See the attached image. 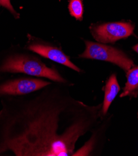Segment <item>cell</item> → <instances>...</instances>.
<instances>
[{
	"mask_svg": "<svg viewBox=\"0 0 138 156\" xmlns=\"http://www.w3.org/2000/svg\"><path fill=\"white\" fill-rule=\"evenodd\" d=\"M52 83L39 78L19 77L0 84V97H16L39 90Z\"/></svg>",
	"mask_w": 138,
	"mask_h": 156,
	"instance_id": "5",
	"label": "cell"
},
{
	"mask_svg": "<svg viewBox=\"0 0 138 156\" xmlns=\"http://www.w3.org/2000/svg\"><path fill=\"white\" fill-rule=\"evenodd\" d=\"M27 49L43 57L54 61L72 70L80 72L82 70L70 61V58L63 51L56 47L41 44L38 42L30 43L27 45Z\"/></svg>",
	"mask_w": 138,
	"mask_h": 156,
	"instance_id": "6",
	"label": "cell"
},
{
	"mask_svg": "<svg viewBox=\"0 0 138 156\" xmlns=\"http://www.w3.org/2000/svg\"><path fill=\"white\" fill-rule=\"evenodd\" d=\"M0 6L8 9L16 19L19 18V14L13 8L10 0H0Z\"/></svg>",
	"mask_w": 138,
	"mask_h": 156,
	"instance_id": "10",
	"label": "cell"
},
{
	"mask_svg": "<svg viewBox=\"0 0 138 156\" xmlns=\"http://www.w3.org/2000/svg\"><path fill=\"white\" fill-rule=\"evenodd\" d=\"M85 43L86 48L85 51L79 55L80 58L109 62L119 66L126 72L134 66L131 58L123 52L113 47L89 41H85Z\"/></svg>",
	"mask_w": 138,
	"mask_h": 156,
	"instance_id": "3",
	"label": "cell"
},
{
	"mask_svg": "<svg viewBox=\"0 0 138 156\" xmlns=\"http://www.w3.org/2000/svg\"><path fill=\"white\" fill-rule=\"evenodd\" d=\"M51 85L6 97L0 113V155H73L80 137L94 127L101 105H87Z\"/></svg>",
	"mask_w": 138,
	"mask_h": 156,
	"instance_id": "1",
	"label": "cell"
},
{
	"mask_svg": "<svg viewBox=\"0 0 138 156\" xmlns=\"http://www.w3.org/2000/svg\"><path fill=\"white\" fill-rule=\"evenodd\" d=\"M133 49L134 51H136V52L138 54V44H136V45H134V46L133 47Z\"/></svg>",
	"mask_w": 138,
	"mask_h": 156,
	"instance_id": "11",
	"label": "cell"
},
{
	"mask_svg": "<svg viewBox=\"0 0 138 156\" xmlns=\"http://www.w3.org/2000/svg\"><path fill=\"white\" fill-rule=\"evenodd\" d=\"M0 72L23 73L60 83L67 82L54 67H48L37 57L25 54H14L7 57L0 66Z\"/></svg>",
	"mask_w": 138,
	"mask_h": 156,
	"instance_id": "2",
	"label": "cell"
},
{
	"mask_svg": "<svg viewBox=\"0 0 138 156\" xmlns=\"http://www.w3.org/2000/svg\"><path fill=\"white\" fill-rule=\"evenodd\" d=\"M104 100L102 105L101 112L103 115H105L108 112V109L115 100L116 97L118 95L119 91H120V87L118 82L117 78L115 74H113L107 80L106 85L104 88Z\"/></svg>",
	"mask_w": 138,
	"mask_h": 156,
	"instance_id": "7",
	"label": "cell"
},
{
	"mask_svg": "<svg viewBox=\"0 0 138 156\" xmlns=\"http://www.w3.org/2000/svg\"><path fill=\"white\" fill-rule=\"evenodd\" d=\"M68 8L72 17L77 21L83 20L84 8L82 0H69Z\"/></svg>",
	"mask_w": 138,
	"mask_h": 156,
	"instance_id": "9",
	"label": "cell"
},
{
	"mask_svg": "<svg viewBox=\"0 0 138 156\" xmlns=\"http://www.w3.org/2000/svg\"><path fill=\"white\" fill-rule=\"evenodd\" d=\"M92 36L100 43H113L133 34L134 26L130 23H107L90 26Z\"/></svg>",
	"mask_w": 138,
	"mask_h": 156,
	"instance_id": "4",
	"label": "cell"
},
{
	"mask_svg": "<svg viewBox=\"0 0 138 156\" xmlns=\"http://www.w3.org/2000/svg\"><path fill=\"white\" fill-rule=\"evenodd\" d=\"M127 82L123 88V91L120 95L122 98L126 96L137 97L138 95V66L133 67L126 72Z\"/></svg>",
	"mask_w": 138,
	"mask_h": 156,
	"instance_id": "8",
	"label": "cell"
}]
</instances>
